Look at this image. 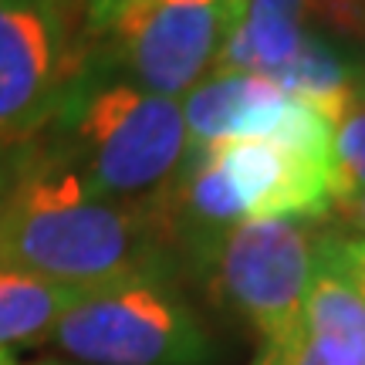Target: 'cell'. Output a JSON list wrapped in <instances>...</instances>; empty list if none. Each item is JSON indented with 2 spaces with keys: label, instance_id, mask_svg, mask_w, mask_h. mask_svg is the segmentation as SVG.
<instances>
[{
  "label": "cell",
  "instance_id": "cell-1",
  "mask_svg": "<svg viewBox=\"0 0 365 365\" xmlns=\"http://www.w3.org/2000/svg\"><path fill=\"white\" fill-rule=\"evenodd\" d=\"M163 230L149 200L115 203L91 196L75 173L24 166L0 193V271L105 291L156 277Z\"/></svg>",
  "mask_w": 365,
  "mask_h": 365
},
{
  "label": "cell",
  "instance_id": "cell-2",
  "mask_svg": "<svg viewBox=\"0 0 365 365\" xmlns=\"http://www.w3.org/2000/svg\"><path fill=\"white\" fill-rule=\"evenodd\" d=\"M88 65L78 0H0V149L61 122Z\"/></svg>",
  "mask_w": 365,
  "mask_h": 365
},
{
  "label": "cell",
  "instance_id": "cell-3",
  "mask_svg": "<svg viewBox=\"0 0 365 365\" xmlns=\"http://www.w3.org/2000/svg\"><path fill=\"white\" fill-rule=\"evenodd\" d=\"M61 122L85 149V173L75 176L98 200L166 182L186 153L182 105L135 85H81Z\"/></svg>",
  "mask_w": 365,
  "mask_h": 365
},
{
  "label": "cell",
  "instance_id": "cell-4",
  "mask_svg": "<svg viewBox=\"0 0 365 365\" xmlns=\"http://www.w3.org/2000/svg\"><path fill=\"white\" fill-rule=\"evenodd\" d=\"M247 0H129L91 38V58L163 98L196 88L244 21Z\"/></svg>",
  "mask_w": 365,
  "mask_h": 365
},
{
  "label": "cell",
  "instance_id": "cell-5",
  "mask_svg": "<svg viewBox=\"0 0 365 365\" xmlns=\"http://www.w3.org/2000/svg\"><path fill=\"white\" fill-rule=\"evenodd\" d=\"M51 341L88 365H207L203 322L156 277L122 281L58 318Z\"/></svg>",
  "mask_w": 365,
  "mask_h": 365
},
{
  "label": "cell",
  "instance_id": "cell-6",
  "mask_svg": "<svg viewBox=\"0 0 365 365\" xmlns=\"http://www.w3.org/2000/svg\"><path fill=\"white\" fill-rule=\"evenodd\" d=\"M312 271L314 237L308 223L247 220L220 244L210 264V284L267 345H287L301 331Z\"/></svg>",
  "mask_w": 365,
  "mask_h": 365
},
{
  "label": "cell",
  "instance_id": "cell-7",
  "mask_svg": "<svg viewBox=\"0 0 365 365\" xmlns=\"http://www.w3.org/2000/svg\"><path fill=\"white\" fill-rule=\"evenodd\" d=\"M244 210V220H322L331 213V170L257 139L207 145Z\"/></svg>",
  "mask_w": 365,
  "mask_h": 365
},
{
  "label": "cell",
  "instance_id": "cell-8",
  "mask_svg": "<svg viewBox=\"0 0 365 365\" xmlns=\"http://www.w3.org/2000/svg\"><path fill=\"white\" fill-rule=\"evenodd\" d=\"M301 331L325 365H365V298L314 237V271L308 281Z\"/></svg>",
  "mask_w": 365,
  "mask_h": 365
},
{
  "label": "cell",
  "instance_id": "cell-9",
  "mask_svg": "<svg viewBox=\"0 0 365 365\" xmlns=\"http://www.w3.org/2000/svg\"><path fill=\"white\" fill-rule=\"evenodd\" d=\"M98 291L58 284L48 277L0 271V349L14 341H34L48 335L58 318Z\"/></svg>",
  "mask_w": 365,
  "mask_h": 365
},
{
  "label": "cell",
  "instance_id": "cell-10",
  "mask_svg": "<svg viewBox=\"0 0 365 365\" xmlns=\"http://www.w3.org/2000/svg\"><path fill=\"white\" fill-rule=\"evenodd\" d=\"M267 81H274L277 88H284L287 95H294L301 102L318 105L339 125L359 105V95H362L355 85L352 68L341 61V54L312 34H304L298 54L281 71H274Z\"/></svg>",
  "mask_w": 365,
  "mask_h": 365
},
{
  "label": "cell",
  "instance_id": "cell-11",
  "mask_svg": "<svg viewBox=\"0 0 365 365\" xmlns=\"http://www.w3.org/2000/svg\"><path fill=\"white\" fill-rule=\"evenodd\" d=\"M365 193V102L341 118L335 132V173H331V207L339 200Z\"/></svg>",
  "mask_w": 365,
  "mask_h": 365
},
{
  "label": "cell",
  "instance_id": "cell-12",
  "mask_svg": "<svg viewBox=\"0 0 365 365\" xmlns=\"http://www.w3.org/2000/svg\"><path fill=\"white\" fill-rule=\"evenodd\" d=\"M304 17H314L345 38L365 41V0H304Z\"/></svg>",
  "mask_w": 365,
  "mask_h": 365
},
{
  "label": "cell",
  "instance_id": "cell-13",
  "mask_svg": "<svg viewBox=\"0 0 365 365\" xmlns=\"http://www.w3.org/2000/svg\"><path fill=\"white\" fill-rule=\"evenodd\" d=\"M331 261L339 264L355 291L365 298V237L362 234H318Z\"/></svg>",
  "mask_w": 365,
  "mask_h": 365
},
{
  "label": "cell",
  "instance_id": "cell-14",
  "mask_svg": "<svg viewBox=\"0 0 365 365\" xmlns=\"http://www.w3.org/2000/svg\"><path fill=\"white\" fill-rule=\"evenodd\" d=\"M247 14L301 24L304 21V0H247Z\"/></svg>",
  "mask_w": 365,
  "mask_h": 365
},
{
  "label": "cell",
  "instance_id": "cell-15",
  "mask_svg": "<svg viewBox=\"0 0 365 365\" xmlns=\"http://www.w3.org/2000/svg\"><path fill=\"white\" fill-rule=\"evenodd\" d=\"M122 4H129V0H78V11H81V24H85V38H88V48H91V38H95V31L112 17V14L122 7Z\"/></svg>",
  "mask_w": 365,
  "mask_h": 365
},
{
  "label": "cell",
  "instance_id": "cell-16",
  "mask_svg": "<svg viewBox=\"0 0 365 365\" xmlns=\"http://www.w3.org/2000/svg\"><path fill=\"white\" fill-rule=\"evenodd\" d=\"M331 210H339V217L352 230H359V234L365 237V193H359V196H349V200H339Z\"/></svg>",
  "mask_w": 365,
  "mask_h": 365
},
{
  "label": "cell",
  "instance_id": "cell-17",
  "mask_svg": "<svg viewBox=\"0 0 365 365\" xmlns=\"http://www.w3.org/2000/svg\"><path fill=\"white\" fill-rule=\"evenodd\" d=\"M291 365H325L318 359V352L312 349V341L304 339V331H298L291 339Z\"/></svg>",
  "mask_w": 365,
  "mask_h": 365
},
{
  "label": "cell",
  "instance_id": "cell-18",
  "mask_svg": "<svg viewBox=\"0 0 365 365\" xmlns=\"http://www.w3.org/2000/svg\"><path fill=\"white\" fill-rule=\"evenodd\" d=\"M21 153L24 149H0V193L11 186L17 170H21Z\"/></svg>",
  "mask_w": 365,
  "mask_h": 365
},
{
  "label": "cell",
  "instance_id": "cell-19",
  "mask_svg": "<svg viewBox=\"0 0 365 365\" xmlns=\"http://www.w3.org/2000/svg\"><path fill=\"white\" fill-rule=\"evenodd\" d=\"M254 365H291V341H287V345H267V349L254 359Z\"/></svg>",
  "mask_w": 365,
  "mask_h": 365
},
{
  "label": "cell",
  "instance_id": "cell-20",
  "mask_svg": "<svg viewBox=\"0 0 365 365\" xmlns=\"http://www.w3.org/2000/svg\"><path fill=\"white\" fill-rule=\"evenodd\" d=\"M0 365H17V359H14L11 349H0Z\"/></svg>",
  "mask_w": 365,
  "mask_h": 365
},
{
  "label": "cell",
  "instance_id": "cell-21",
  "mask_svg": "<svg viewBox=\"0 0 365 365\" xmlns=\"http://www.w3.org/2000/svg\"><path fill=\"white\" fill-rule=\"evenodd\" d=\"M38 365H58V362H38Z\"/></svg>",
  "mask_w": 365,
  "mask_h": 365
},
{
  "label": "cell",
  "instance_id": "cell-22",
  "mask_svg": "<svg viewBox=\"0 0 365 365\" xmlns=\"http://www.w3.org/2000/svg\"><path fill=\"white\" fill-rule=\"evenodd\" d=\"M359 102H365V98H359Z\"/></svg>",
  "mask_w": 365,
  "mask_h": 365
}]
</instances>
